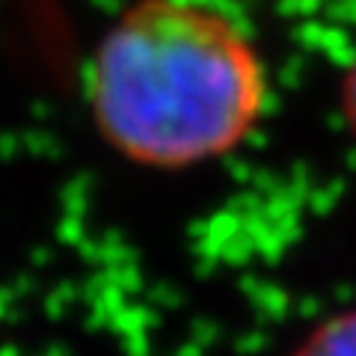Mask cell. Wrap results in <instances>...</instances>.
Returning a JSON list of instances; mask_svg holds the SVG:
<instances>
[{
  "label": "cell",
  "instance_id": "3957f363",
  "mask_svg": "<svg viewBox=\"0 0 356 356\" xmlns=\"http://www.w3.org/2000/svg\"><path fill=\"white\" fill-rule=\"evenodd\" d=\"M341 113H344L350 134L356 137V60L350 63L348 74H344V83H341Z\"/></svg>",
  "mask_w": 356,
  "mask_h": 356
},
{
  "label": "cell",
  "instance_id": "6da1fadb",
  "mask_svg": "<svg viewBox=\"0 0 356 356\" xmlns=\"http://www.w3.org/2000/svg\"><path fill=\"white\" fill-rule=\"evenodd\" d=\"M92 125L119 158L191 170L241 149L267 116L270 72L250 30L214 0H137L86 72Z\"/></svg>",
  "mask_w": 356,
  "mask_h": 356
},
{
  "label": "cell",
  "instance_id": "7a4b0ae2",
  "mask_svg": "<svg viewBox=\"0 0 356 356\" xmlns=\"http://www.w3.org/2000/svg\"><path fill=\"white\" fill-rule=\"evenodd\" d=\"M294 356H356V309L339 312L300 341Z\"/></svg>",
  "mask_w": 356,
  "mask_h": 356
}]
</instances>
